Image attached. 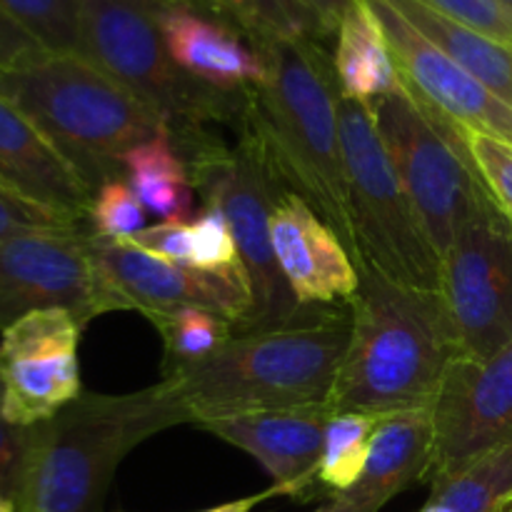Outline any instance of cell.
<instances>
[{
  "label": "cell",
  "mask_w": 512,
  "mask_h": 512,
  "mask_svg": "<svg viewBox=\"0 0 512 512\" xmlns=\"http://www.w3.org/2000/svg\"><path fill=\"white\" fill-rule=\"evenodd\" d=\"M268 80L243 90L238 138L338 233L355 260L348 173L340 140V85L315 40H258Z\"/></svg>",
  "instance_id": "cell-1"
},
{
  "label": "cell",
  "mask_w": 512,
  "mask_h": 512,
  "mask_svg": "<svg viewBox=\"0 0 512 512\" xmlns=\"http://www.w3.org/2000/svg\"><path fill=\"white\" fill-rule=\"evenodd\" d=\"M350 305V343L328 400L333 415L433 408L450 363L463 355L445 295L363 265Z\"/></svg>",
  "instance_id": "cell-2"
},
{
  "label": "cell",
  "mask_w": 512,
  "mask_h": 512,
  "mask_svg": "<svg viewBox=\"0 0 512 512\" xmlns=\"http://www.w3.org/2000/svg\"><path fill=\"white\" fill-rule=\"evenodd\" d=\"M353 318L313 308L283 328L235 333L198 363L165 368L188 423L308 408L330 400L350 343Z\"/></svg>",
  "instance_id": "cell-3"
},
{
  "label": "cell",
  "mask_w": 512,
  "mask_h": 512,
  "mask_svg": "<svg viewBox=\"0 0 512 512\" xmlns=\"http://www.w3.org/2000/svg\"><path fill=\"white\" fill-rule=\"evenodd\" d=\"M180 423L188 418L165 380L128 395L83 393L28 428L10 488L15 512H103L125 455Z\"/></svg>",
  "instance_id": "cell-4"
},
{
  "label": "cell",
  "mask_w": 512,
  "mask_h": 512,
  "mask_svg": "<svg viewBox=\"0 0 512 512\" xmlns=\"http://www.w3.org/2000/svg\"><path fill=\"white\" fill-rule=\"evenodd\" d=\"M0 93L45 135L90 190L125 175L123 158L163 120L80 55H50L0 75Z\"/></svg>",
  "instance_id": "cell-5"
},
{
  "label": "cell",
  "mask_w": 512,
  "mask_h": 512,
  "mask_svg": "<svg viewBox=\"0 0 512 512\" xmlns=\"http://www.w3.org/2000/svg\"><path fill=\"white\" fill-rule=\"evenodd\" d=\"M155 0H80L85 58L148 105L173 138L238 120L243 90L225 93L190 78L168 53Z\"/></svg>",
  "instance_id": "cell-6"
},
{
  "label": "cell",
  "mask_w": 512,
  "mask_h": 512,
  "mask_svg": "<svg viewBox=\"0 0 512 512\" xmlns=\"http://www.w3.org/2000/svg\"><path fill=\"white\" fill-rule=\"evenodd\" d=\"M340 140L358 270L370 265L393 283L443 293V258L385 153L373 115L343 95Z\"/></svg>",
  "instance_id": "cell-7"
},
{
  "label": "cell",
  "mask_w": 512,
  "mask_h": 512,
  "mask_svg": "<svg viewBox=\"0 0 512 512\" xmlns=\"http://www.w3.org/2000/svg\"><path fill=\"white\" fill-rule=\"evenodd\" d=\"M175 143L188 163L193 188L203 193L205 203L218 205L233 228L253 290V315L243 333L283 328L308 315L313 308L295 300L273 253L270 213L288 193L273 170L240 138L238 145H225L210 130H195Z\"/></svg>",
  "instance_id": "cell-8"
},
{
  "label": "cell",
  "mask_w": 512,
  "mask_h": 512,
  "mask_svg": "<svg viewBox=\"0 0 512 512\" xmlns=\"http://www.w3.org/2000/svg\"><path fill=\"white\" fill-rule=\"evenodd\" d=\"M368 110L425 233L445 258L485 193L463 130L425 108L403 83Z\"/></svg>",
  "instance_id": "cell-9"
},
{
  "label": "cell",
  "mask_w": 512,
  "mask_h": 512,
  "mask_svg": "<svg viewBox=\"0 0 512 512\" xmlns=\"http://www.w3.org/2000/svg\"><path fill=\"white\" fill-rule=\"evenodd\" d=\"M68 310L78 323L130 310L90 250V230H30L0 243V330L38 310Z\"/></svg>",
  "instance_id": "cell-10"
},
{
  "label": "cell",
  "mask_w": 512,
  "mask_h": 512,
  "mask_svg": "<svg viewBox=\"0 0 512 512\" xmlns=\"http://www.w3.org/2000/svg\"><path fill=\"white\" fill-rule=\"evenodd\" d=\"M443 295L463 355L488 360L512 343V223L488 190L443 258Z\"/></svg>",
  "instance_id": "cell-11"
},
{
  "label": "cell",
  "mask_w": 512,
  "mask_h": 512,
  "mask_svg": "<svg viewBox=\"0 0 512 512\" xmlns=\"http://www.w3.org/2000/svg\"><path fill=\"white\" fill-rule=\"evenodd\" d=\"M83 325L68 310L28 313L3 330V413L18 428L55 418L83 395L78 345Z\"/></svg>",
  "instance_id": "cell-12"
},
{
  "label": "cell",
  "mask_w": 512,
  "mask_h": 512,
  "mask_svg": "<svg viewBox=\"0 0 512 512\" xmlns=\"http://www.w3.org/2000/svg\"><path fill=\"white\" fill-rule=\"evenodd\" d=\"M433 480L512 443V343L488 360L458 355L433 403Z\"/></svg>",
  "instance_id": "cell-13"
},
{
  "label": "cell",
  "mask_w": 512,
  "mask_h": 512,
  "mask_svg": "<svg viewBox=\"0 0 512 512\" xmlns=\"http://www.w3.org/2000/svg\"><path fill=\"white\" fill-rule=\"evenodd\" d=\"M90 250L128 308L143 313L150 323L180 308H205L223 315L238 333L248 328L253 290L245 268L203 273L145 253L130 243L100 240L93 233Z\"/></svg>",
  "instance_id": "cell-14"
},
{
  "label": "cell",
  "mask_w": 512,
  "mask_h": 512,
  "mask_svg": "<svg viewBox=\"0 0 512 512\" xmlns=\"http://www.w3.org/2000/svg\"><path fill=\"white\" fill-rule=\"evenodd\" d=\"M378 18L400 83L440 118L460 130L485 133L512 143V105L493 93L488 85L460 68L453 58L435 48L420 30H415L388 0H365Z\"/></svg>",
  "instance_id": "cell-15"
},
{
  "label": "cell",
  "mask_w": 512,
  "mask_h": 512,
  "mask_svg": "<svg viewBox=\"0 0 512 512\" xmlns=\"http://www.w3.org/2000/svg\"><path fill=\"white\" fill-rule=\"evenodd\" d=\"M270 240L290 293L303 308L353 303L360 270L333 228L300 195L283 193L270 213Z\"/></svg>",
  "instance_id": "cell-16"
},
{
  "label": "cell",
  "mask_w": 512,
  "mask_h": 512,
  "mask_svg": "<svg viewBox=\"0 0 512 512\" xmlns=\"http://www.w3.org/2000/svg\"><path fill=\"white\" fill-rule=\"evenodd\" d=\"M330 418L333 410L323 403L213 420L200 428L263 465L273 478L275 493L303 498L318 483L315 478Z\"/></svg>",
  "instance_id": "cell-17"
},
{
  "label": "cell",
  "mask_w": 512,
  "mask_h": 512,
  "mask_svg": "<svg viewBox=\"0 0 512 512\" xmlns=\"http://www.w3.org/2000/svg\"><path fill=\"white\" fill-rule=\"evenodd\" d=\"M158 25L170 58L210 88L235 93L268 80V63L253 40L193 5H160Z\"/></svg>",
  "instance_id": "cell-18"
},
{
  "label": "cell",
  "mask_w": 512,
  "mask_h": 512,
  "mask_svg": "<svg viewBox=\"0 0 512 512\" xmlns=\"http://www.w3.org/2000/svg\"><path fill=\"white\" fill-rule=\"evenodd\" d=\"M0 185L75 220L88 218L93 190L45 135L0 93Z\"/></svg>",
  "instance_id": "cell-19"
},
{
  "label": "cell",
  "mask_w": 512,
  "mask_h": 512,
  "mask_svg": "<svg viewBox=\"0 0 512 512\" xmlns=\"http://www.w3.org/2000/svg\"><path fill=\"white\" fill-rule=\"evenodd\" d=\"M433 410H403L383 415L370 440L368 463L353 490L343 493L365 512H378L395 495L433 475Z\"/></svg>",
  "instance_id": "cell-20"
},
{
  "label": "cell",
  "mask_w": 512,
  "mask_h": 512,
  "mask_svg": "<svg viewBox=\"0 0 512 512\" xmlns=\"http://www.w3.org/2000/svg\"><path fill=\"white\" fill-rule=\"evenodd\" d=\"M333 68L343 98L358 100L365 108H373L383 95L393 93L400 85L393 50L380 28L378 18L365 0H358L345 13L338 25Z\"/></svg>",
  "instance_id": "cell-21"
},
{
  "label": "cell",
  "mask_w": 512,
  "mask_h": 512,
  "mask_svg": "<svg viewBox=\"0 0 512 512\" xmlns=\"http://www.w3.org/2000/svg\"><path fill=\"white\" fill-rule=\"evenodd\" d=\"M415 30L425 35L435 48L453 58L460 68L488 85L498 98L512 105V48L468 25L450 20L418 0H388Z\"/></svg>",
  "instance_id": "cell-22"
},
{
  "label": "cell",
  "mask_w": 512,
  "mask_h": 512,
  "mask_svg": "<svg viewBox=\"0 0 512 512\" xmlns=\"http://www.w3.org/2000/svg\"><path fill=\"white\" fill-rule=\"evenodd\" d=\"M123 168L148 213L163 218V223H188L193 213V178L168 125H163L158 135L128 150Z\"/></svg>",
  "instance_id": "cell-23"
},
{
  "label": "cell",
  "mask_w": 512,
  "mask_h": 512,
  "mask_svg": "<svg viewBox=\"0 0 512 512\" xmlns=\"http://www.w3.org/2000/svg\"><path fill=\"white\" fill-rule=\"evenodd\" d=\"M512 495V443L450 478L430 483L428 505L440 512H495Z\"/></svg>",
  "instance_id": "cell-24"
},
{
  "label": "cell",
  "mask_w": 512,
  "mask_h": 512,
  "mask_svg": "<svg viewBox=\"0 0 512 512\" xmlns=\"http://www.w3.org/2000/svg\"><path fill=\"white\" fill-rule=\"evenodd\" d=\"M383 415L335 413L325 428L323 455L318 465V485L343 495L355 488L368 463L370 440Z\"/></svg>",
  "instance_id": "cell-25"
},
{
  "label": "cell",
  "mask_w": 512,
  "mask_h": 512,
  "mask_svg": "<svg viewBox=\"0 0 512 512\" xmlns=\"http://www.w3.org/2000/svg\"><path fill=\"white\" fill-rule=\"evenodd\" d=\"M213 10L228 15L235 25L258 40H315L325 35L320 20L303 0H205Z\"/></svg>",
  "instance_id": "cell-26"
},
{
  "label": "cell",
  "mask_w": 512,
  "mask_h": 512,
  "mask_svg": "<svg viewBox=\"0 0 512 512\" xmlns=\"http://www.w3.org/2000/svg\"><path fill=\"white\" fill-rule=\"evenodd\" d=\"M0 10L33 35L45 53L85 58L80 0H0Z\"/></svg>",
  "instance_id": "cell-27"
},
{
  "label": "cell",
  "mask_w": 512,
  "mask_h": 512,
  "mask_svg": "<svg viewBox=\"0 0 512 512\" xmlns=\"http://www.w3.org/2000/svg\"><path fill=\"white\" fill-rule=\"evenodd\" d=\"M153 325L165 345V368L198 363L235 335L233 323L205 308H180L153 320Z\"/></svg>",
  "instance_id": "cell-28"
},
{
  "label": "cell",
  "mask_w": 512,
  "mask_h": 512,
  "mask_svg": "<svg viewBox=\"0 0 512 512\" xmlns=\"http://www.w3.org/2000/svg\"><path fill=\"white\" fill-rule=\"evenodd\" d=\"M85 223L95 238L128 243L140 230L148 228V210L133 185L118 178L95 190Z\"/></svg>",
  "instance_id": "cell-29"
},
{
  "label": "cell",
  "mask_w": 512,
  "mask_h": 512,
  "mask_svg": "<svg viewBox=\"0 0 512 512\" xmlns=\"http://www.w3.org/2000/svg\"><path fill=\"white\" fill-rule=\"evenodd\" d=\"M193 230V255L190 268L203 273H228L243 268L233 228L223 210L213 203H205L198 218L190 223Z\"/></svg>",
  "instance_id": "cell-30"
},
{
  "label": "cell",
  "mask_w": 512,
  "mask_h": 512,
  "mask_svg": "<svg viewBox=\"0 0 512 512\" xmlns=\"http://www.w3.org/2000/svg\"><path fill=\"white\" fill-rule=\"evenodd\" d=\"M463 138L485 190L512 223V143L470 130H463Z\"/></svg>",
  "instance_id": "cell-31"
},
{
  "label": "cell",
  "mask_w": 512,
  "mask_h": 512,
  "mask_svg": "<svg viewBox=\"0 0 512 512\" xmlns=\"http://www.w3.org/2000/svg\"><path fill=\"white\" fill-rule=\"evenodd\" d=\"M83 223L85 220H75L70 215L58 213V210L45 208V205L33 203V200L0 185V243L13 238V235L30 233V230L73 228V225Z\"/></svg>",
  "instance_id": "cell-32"
},
{
  "label": "cell",
  "mask_w": 512,
  "mask_h": 512,
  "mask_svg": "<svg viewBox=\"0 0 512 512\" xmlns=\"http://www.w3.org/2000/svg\"><path fill=\"white\" fill-rule=\"evenodd\" d=\"M418 3L512 48V13L493 0H418Z\"/></svg>",
  "instance_id": "cell-33"
},
{
  "label": "cell",
  "mask_w": 512,
  "mask_h": 512,
  "mask_svg": "<svg viewBox=\"0 0 512 512\" xmlns=\"http://www.w3.org/2000/svg\"><path fill=\"white\" fill-rule=\"evenodd\" d=\"M135 248L153 253L158 258L170 260V263L188 265L190 268V255H193V230L190 223L183 220H168V223L148 225L140 230L135 238L128 240Z\"/></svg>",
  "instance_id": "cell-34"
},
{
  "label": "cell",
  "mask_w": 512,
  "mask_h": 512,
  "mask_svg": "<svg viewBox=\"0 0 512 512\" xmlns=\"http://www.w3.org/2000/svg\"><path fill=\"white\" fill-rule=\"evenodd\" d=\"M45 50L40 48L38 40L25 33L8 13L0 10V75L13 73L33 60L43 58Z\"/></svg>",
  "instance_id": "cell-35"
},
{
  "label": "cell",
  "mask_w": 512,
  "mask_h": 512,
  "mask_svg": "<svg viewBox=\"0 0 512 512\" xmlns=\"http://www.w3.org/2000/svg\"><path fill=\"white\" fill-rule=\"evenodd\" d=\"M28 428H18L3 413V388H0V490L10 498V488L23 460Z\"/></svg>",
  "instance_id": "cell-36"
},
{
  "label": "cell",
  "mask_w": 512,
  "mask_h": 512,
  "mask_svg": "<svg viewBox=\"0 0 512 512\" xmlns=\"http://www.w3.org/2000/svg\"><path fill=\"white\" fill-rule=\"evenodd\" d=\"M303 3L308 5L310 13L320 20L325 35H328L338 30L340 20L345 18V13H348L358 0H303Z\"/></svg>",
  "instance_id": "cell-37"
},
{
  "label": "cell",
  "mask_w": 512,
  "mask_h": 512,
  "mask_svg": "<svg viewBox=\"0 0 512 512\" xmlns=\"http://www.w3.org/2000/svg\"><path fill=\"white\" fill-rule=\"evenodd\" d=\"M273 495H278L273 490V485H270L268 490H263V493L258 495H248V498H240V500H230V503H223V505H215V508H208V510H200V512H253L258 508L263 500L273 498Z\"/></svg>",
  "instance_id": "cell-38"
},
{
  "label": "cell",
  "mask_w": 512,
  "mask_h": 512,
  "mask_svg": "<svg viewBox=\"0 0 512 512\" xmlns=\"http://www.w3.org/2000/svg\"><path fill=\"white\" fill-rule=\"evenodd\" d=\"M313 512H365V510L360 508V505L350 503L348 498H340V495H335V498L330 500V503L320 505V508L313 510Z\"/></svg>",
  "instance_id": "cell-39"
},
{
  "label": "cell",
  "mask_w": 512,
  "mask_h": 512,
  "mask_svg": "<svg viewBox=\"0 0 512 512\" xmlns=\"http://www.w3.org/2000/svg\"><path fill=\"white\" fill-rule=\"evenodd\" d=\"M155 3H160V5H193V8H198V5H208L205 0H155Z\"/></svg>",
  "instance_id": "cell-40"
},
{
  "label": "cell",
  "mask_w": 512,
  "mask_h": 512,
  "mask_svg": "<svg viewBox=\"0 0 512 512\" xmlns=\"http://www.w3.org/2000/svg\"><path fill=\"white\" fill-rule=\"evenodd\" d=\"M0 512H15V505H13V500H10L8 495L3 493V490H0Z\"/></svg>",
  "instance_id": "cell-41"
},
{
  "label": "cell",
  "mask_w": 512,
  "mask_h": 512,
  "mask_svg": "<svg viewBox=\"0 0 512 512\" xmlns=\"http://www.w3.org/2000/svg\"><path fill=\"white\" fill-rule=\"evenodd\" d=\"M495 512H512V495H510V498H508V500H505V503H503V505H500V508H498V510H495Z\"/></svg>",
  "instance_id": "cell-42"
},
{
  "label": "cell",
  "mask_w": 512,
  "mask_h": 512,
  "mask_svg": "<svg viewBox=\"0 0 512 512\" xmlns=\"http://www.w3.org/2000/svg\"><path fill=\"white\" fill-rule=\"evenodd\" d=\"M493 3H498L500 8H505L508 13H512V0H493Z\"/></svg>",
  "instance_id": "cell-43"
}]
</instances>
